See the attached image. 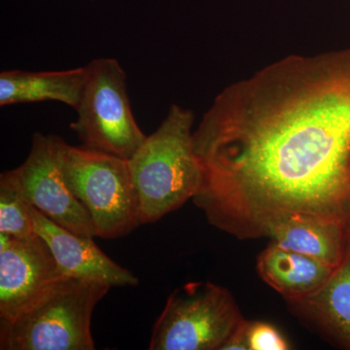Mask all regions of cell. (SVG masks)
<instances>
[{
    "instance_id": "cell-1",
    "label": "cell",
    "mask_w": 350,
    "mask_h": 350,
    "mask_svg": "<svg viewBox=\"0 0 350 350\" xmlns=\"http://www.w3.org/2000/svg\"><path fill=\"white\" fill-rule=\"evenodd\" d=\"M196 206L239 239L287 216L350 226V49L290 56L218 94L194 131Z\"/></svg>"
},
{
    "instance_id": "cell-2",
    "label": "cell",
    "mask_w": 350,
    "mask_h": 350,
    "mask_svg": "<svg viewBox=\"0 0 350 350\" xmlns=\"http://www.w3.org/2000/svg\"><path fill=\"white\" fill-rule=\"evenodd\" d=\"M194 121L191 110L170 105L161 125L129 160L142 224L155 223L199 192L202 170L195 151Z\"/></svg>"
},
{
    "instance_id": "cell-3",
    "label": "cell",
    "mask_w": 350,
    "mask_h": 350,
    "mask_svg": "<svg viewBox=\"0 0 350 350\" xmlns=\"http://www.w3.org/2000/svg\"><path fill=\"white\" fill-rule=\"evenodd\" d=\"M110 285L64 275L17 317L0 321L1 350H93L92 317Z\"/></svg>"
},
{
    "instance_id": "cell-4",
    "label": "cell",
    "mask_w": 350,
    "mask_h": 350,
    "mask_svg": "<svg viewBox=\"0 0 350 350\" xmlns=\"http://www.w3.org/2000/svg\"><path fill=\"white\" fill-rule=\"evenodd\" d=\"M59 161L68 188L89 213L96 237L122 238L142 225L129 161L72 146L62 137Z\"/></svg>"
},
{
    "instance_id": "cell-5",
    "label": "cell",
    "mask_w": 350,
    "mask_h": 350,
    "mask_svg": "<svg viewBox=\"0 0 350 350\" xmlns=\"http://www.w3.org/2000/svg\"><path fill=\"white\" fill-rule=\"evenodd\" d=\"M84 88L70 129L83 146L131 160L145 135L131 110L125 70L113 57H98L85 66Z\"/></svg>"
},
{
    "instance_id": "cell-6",
    "label": "cell",
    "mask_w": 350,
    "mask_h": 350,
    "mask_svg": "<svg viewBox=\"0 0 350 350\" xmlns=\"http://www.w3.org/2000/svg\"><path fill=\"white\" fill-rule=\"evenodd\" d=\"M244 320L227 288L186 283L167 299L152 329L149 349L221 350Z\"/></svg>"
},
{
    "instance_id": "cell-7",
    "label": "cell",
    "mask_w": 350,
    "mask_h": 350,
    "mask_svg": "<svg viewBox=\"0 0 350 350\" xmlns=\"http://www.w3.org/2000/svg\"><path fill=\"white\" fill-rule=\"evenodd\" d=\"M59 138L36 133L24 163L1 175L17 186L31 206L75 234L94 238L93 223L68 188L59 161Z\"/></svg>"
},
{
    "instance_id": "cell-8",
    "label": "cell",
    "mask_w": 350,
    "mask_h": 350,
    "mask_svg": "<svg viewBox=\"0 0 350 350\" xmlns=\"http://www.w3.org/2000/svg\"><path fill=\"white\" fill-rule=\"evenodd\" d=\"M62 276L40 237L16 239L0 232V321L17 317Z\"/></svg>"
},
{
    "instance_id": "cell-9",
    "label": "cell",
    "mask_w": 350,
    "mask_h": 350,
    "mask_svg": "<svg viewBox=\"0 0 350 350\" xmlns=\"http://www.w3.org/2000/svg\"><path fill=\"white\" fill-rule=\"evenodd\" d=\"M32 224L45 241L64 275L92 278L110 286H137V276L120 266L94 243V238L75 234L31 206Z\"/></svg>"
},
{
    "instance_id": "cell-10",
    "label": "cell",
    "mask_w": 350,
    "mask_h": 350,
    "mask_svg": "<svg viewBox=\"0 0 350 350\" xmlns=\"http://www.w3.org/2000/svg\"><path fill=\"white\" fill-rule=\"evenodd\" d=\"M287 303L331 344L350 350V250L317 291Z\"/></svg>"
},
{
    "instance_id": "cell-11",
    "label": "cell",
    "mask_w": 350,
    "mask_h": 350,
    "mask_svg": "<svg viewBox=\"0 0 350 350\" xmlns=\"http://www.w3.org/2000/svg\"><path fill=\"white\" fill-rule=\"evenodd\" d=\"M85 76V66L62 71H2L0 107L52 100L76 109L81 100Z\"/></svg>"
},
{
    "instance_id": "cell-12",
    "label": "cell",
    "mask_w": 350,
    "mask_h": 350,
    "mask_svg": "<svg viewBox=\"0 0 350 350\" xmlns=\"http://www.w3.org/2000/svg\"><path fill=\"white\" fill-rule=\"evenodd\" d=\"M268 238L283 250L300 253L337 268L347 252V228L308 216L282 218L269 230Z\"/></svg>"
},
{
    "instance_id": "cell-13",
    "label": "cell",
    "mask_w": 350,
    "mask_h": 350,
    "mask_svg": "<svg viewBox=\"0 0 350 350\" xmlns=\"http://www.w3.org/2000/svg\"><path fill=\"white\" fill-rule=\"evenodd\" d=\"M335 269L300 253L283 250L271 241L257 260L260 278L286 301L314 293Z\"/></svg>"
},
{
    "instance_id": "cell-14",
    "label": "cell",
    "mask_w": 350,
    "mask_h": 350,
    "mask_svg": "<svg viewBox=\"0 0 350 350\" xmlns=\"http://www.w3.org/2000/svg\"><path fill=\"white\" fill-rule=\"evenodd\" d=\"M31 206L17 186L0 175V232L16 239L38 237L32 224Z\"/></svg>"
},
{
    "instance_id": "cell-15",
    "label": "cell",
    "mask_w": 350,
    "mask_h": 350,
    "mask_svg": "<svg viewBox=\"0 0 350 350\" xmlns=\"http://www.w3.org/2000/svg\"><path fill=\"white\" fill-rule=\"evenodd\" d=\"M248 340L250 350H288L291 345L278 329L264 321H250Z\"/></svg>"
},
{
    "instance_id": "cell-16",
    "label": "cell",
    "mask_w": 350,
    "mask_h": 350,
    "mask_svg": "<svg viewBox=\"0 0 350 350\" xmlns=\"http://www.w3.org/2000/svg\"><path fill=\"white\" fill-rule=\"evenodd\" d=\"M248 326L250 321L244 320L228 338L221 350H250V340H248Z\"/></svg>"
},
{
    "instance_id": "cell-17",
    "label": "cell",
    "mask_w": 350,
    "mask_h": 350,
    "mask_svg": "<svg viewBox=\"0 0 350 350\" xmlns=\"http://www.w3.org/2000/svg\"><path fill=\"white\" fill-rule=\"evenodd\" d=\"M347 250H350V226L347 228Z\"/></svg>"
}]
</instances>
